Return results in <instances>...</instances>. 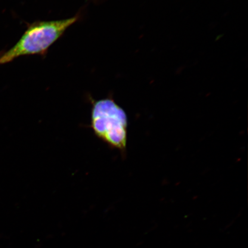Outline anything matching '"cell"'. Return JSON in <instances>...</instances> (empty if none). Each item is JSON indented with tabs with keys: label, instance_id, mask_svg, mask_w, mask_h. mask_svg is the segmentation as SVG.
Returning a JSON list of instances; mask_svg holds the SVG:
<instances>
[{
	"label": "cell",
	"instance_id": "obj_1",
	"mask_svg": "<svg viewBox=\"0 0 248 248\" xmlns=\"http://www.w3.org/2000/svg\"><path fill=\"white\" fill-rule=\"evenodd\" d=\"M92 104L91 128L98 139L123 155L128 141V119L125 111L113 99L108 97Z\"/></svg>",
	"mask_w": 248,
	"mask_h": 248
},
{
	"label": "cell",
	"instance_id": "obj_2",
	"mask_svg": "<svg viewBox=\"0 0 248 248\" xmlns=\"http://www.w3.org/2000/svg\"><path fill=\"white\" fill-rule=\"evenodd\" d=\"M79 18L77 15L66 19L36 21L28 24L26 31L16 44L0 53V64L9 63L23 56L46 54L50 46Z\"/></svg>",
	"mask_w": 248,
	"mask_h": 248
}]
</instances>
